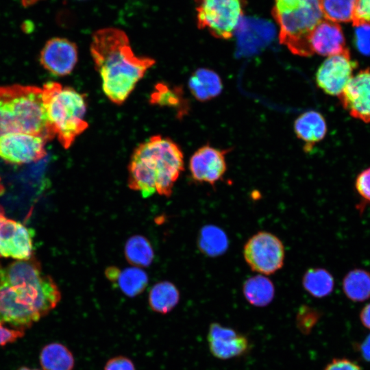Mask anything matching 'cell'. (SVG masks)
<instances>
[{"instance_id":"obj_28","label":"cell","mask_w":370,"mask_h":370,"mask_svg":"<svg viewBox=\"0 0 370 370\" xmlns=\"http://www.w3.org/2000/svg\"><path fill=\"white\" fill-rule=\"evenodd\" d=\"M151 102L170 107H180L185 103L180 89L171 88L164 84H158L156 86L151 95Z\"/></svg>"},{"instance_id":"obj_1","label":"cell","mask_w":370,"mask_h":370,"mask_svg":"<svg viewBox=\"0 0 370 370\" xmlns=\"http://www.w3.org/2000/svg\"><path fill=\"white\" fill-rule=\"evenodd\" d=\"M90 53L102 81L106 96L113 103L122 104L155 60L134 54L127 34L114 27L95 32Z\"/></svg>"},{"instance_id":"obj_21","label":"cell","mask_w":370,"mask_h":370,"mask_svg":"<svg viewBox=\"0 0 370 370\" xmlns=\"http://www.w3.org/2000/svg\"><path fill=\"white\" fill-rule=\"evenodd\" d=\"M243 292L251 305L264 307L273 300L275 288L272 282L260 274L247 279L243 284Z\"/></svg>"},{"instance_id":"obj_16","label":"cell","mask_w":370,"mask_h":370,"mask_svg":"<svg viewBox=\"0 0 370 370\" xmlns=\"http://www.w3.org/2000/svg\"><path fill=\"white\" fill-rule=\"evenodd\" d=\"M309 42L312 54L328 57L340 53L347 49L341 27L338 23L325 18L312 31Z\"/></svg>"},{"instance_id":"obj_29","label":"cell","mask_w":370,"mask_h":370,"mask_svg":"<svg viewBox=\"0 0 370 370\" xmlns=\"http://www.w3.org/2000/svg\"><path fill=\"white\" fill-rule=\"evenodd\" d=\"M319 316L318 311L302 306L297 313V325L302 332L308 334L318 321Z\"/></svg>"},{"instance_id":"obj_14","label":"cell","mask_w":370,"mask_h":370,"mask_svg":"<svg viewBox=\"0 0 370 370\" xmlns=\"http://www.w3.org/2000/svg\"><path fill=\"white\" fill-rule=\"evenodd\" d=\"M343 107L354 118L370 122V69L352 76L338 96Z\"/></svg>"},{"instance_id":"obj_22","label":"cell","mask_w":370,"mask_h":370,"mask_svg":"<svg viewBox=\"0 0 370 370\" xmlns=\"http://www.w3.org/2000/svg\"><path fill=\"white\" fill-rule=\"evenodd\" d=\"M124 253L130 264L140 268L149 266L154 257L150 242L141 235H134L127 239Z\"/></svg>"},{"instance_id":"obj_11","label":"cell","mask_w":370,"mask_h":370,"mask_svg":"<svg viewBox=\"0 0 370 370\" xmlns=\"http://www.w3.org/2000/svg\"><path fill=\"white\" fill-rule=\"evenodd\" d=\"M32 229L21 222L0 218V258H11L17 260H27L34 256Z\"/></svg>"},{"instance_id":"obj_15","label":"cell","mask_w":370,"mask_h":370,"mask_svg":"<svg viewBox=\"0 0 370 370\" xmlns=\"http://www.w3.org/2000/svg\"><path fill=\"white\" fill-rule=\"evenodd\" d=\"M207 339L211 354L221 360L240 357L250 347L249 340L245 335L218 323L210 325Z\"/></svg>"},{"instance_id":"obj_7","label":"cell","mask_w":370,"mask_h":370,"mask_svg":"<svg viewBox=\"0 0 370 370\" xmlns=\"http://www.w3.org/2000/svg\"><path fill=\"white\" fill-rule=\"evenodd\" d=\"M197 25L214 37L227 39L232 36L242 19L240 0H195Z\"/></svg>"},{"instance_id":"obj_31","label":"cell","mask_w":370,"mask_h":370,"mask_svg":"<svg viewBox=\"0 0 370 370\" xmlns=\"http://www.w3.org/2000/svg\"><path fill=\"white\" fill-rule=\"evenodd\" d=\"M355 41L358 49L365 55H370V25L356 27Z\"/></svg>"},{"instance_id":"obj_26","label":"cell","mask_w":370,"mask_h":370,"mask_svg":"<svg viewBox=\"0 0 370 370\" xmlns=\"http://www.w3.org/2000/svg\"><path fill=\"white\" fill-rule=\"evenodd\" d=\"M200 249L209 256H217L226 249L227 239L225 234L214 226L204 227L199 237Z\"/></svg>"},{"instance_id":"obj_9","label":"cell","mask_w":370,"mask_h":370,"mask_svg":"<svg viewBox=\"0 0 370 370\" xmlns=\"http://www.w3.org/2000/svg\"><path fill=\"white\" fill-rule=\"evenodd\" d=\"M47 141L27 133H10L0 136V158L13 164L36 162L46 155Z\"/></svg>"},{"instance_id":"obj_18","label":"cell","mask_w":370,"mask_h":370,"mask_svg":"<svg viewBox=\"0 0 370 370\" xmlns=\"http://www.w3.org/2000/svg\"><path fill=\"white\" fill-rule=\"evenodd\" d=\"M188 88L196 99L206 101L218 96L222 90L223 85L221 78L214 71L199 69L189 78Z\"/></svg>"},{"instance_id":"obj_10","label":"cell","mask_w":370,"mask_h":370,"mask_svg":"<svg viewBox=\"0 0 370 370\" xmlns=\"http://www.w3.org/2000/svg\"><path fill=\"white\" fill-rule=\"evenodd\" d=\"M356 66L357 62L347 48L323 62L316 73L317 84L328 95L338 96L354 75Z\"/></svg>"},{"instance_id":"obj_32","label":"cell","mask_w":370,"mask_h":370,"mask_svg":"<svg viewBox=\"0 0 370 370\" xmlns=\"http://www.w3.org/2000/svg\"><path fill=\"white\" fill-rule=\"evenodd\" d=\"M358 193L365 200L370 201V168L360 172L355 182Z\"/></svg>"},{"instance_id":"obj_40","label":"cell","mask_w":370,"mask_h":370,"mask_svg":"<svg viewBox=\"0 0 370 370\" xmlns=\"http://www.w3.org/2000/svg\"><path fill=\"white\" fill-rule=\"evenodd\" d=\"M5 216V211L3 207L0 205V218Z\"/></svg>"},{"instance_id":"obj_4","label":"cell","mask_w":370,"mask_h":370,"mask_svg":"<svg viewBox=\"0 0 370 370\" xmlns=\"http://www.w3.org/2000/svg\"><path fill=\"white\" fill-rule=\"evenodd\" d=\"M27 133L47 142L56 136L49 122L42 88L14 84L0 86V136Z\"/></svg>"},{"instance_id":"obj_33","label":"cell","mask_w":370,"mask_h":370,"mask_svg":"<svg viewBox=\"0 0 370 370\" xmlns=\"http://www.w3.org/2000/svg\"><path fill=\"white\" fill-rule=\"evenodd\" d=\"M103 370H136L132 360L124 356H117L110 358Z\"/></svg>"},{"instance_id":"obj_23","label":"cell","mask_w":370,"mask_h":370,"mask_svg":"<svg viewBox=\"0 0 370 370\" xmlns=\"http://www.w3.org/2000/svg\"><path fill=\"white\" fill-rule=\"evenodd\" d=\"M343 289L352 301L367 300L370 297V273L361 269L349 271L343 278Z\"/></svg>"},{"instance_id":"obj_19","label":"cell","mask_w":370,"mask_h":370,"mask_svg":"<svg viewBox=\"0 0 370 370\" xmlns=\"http://www.w3.org/2000/svg\"><path fill=\"white\" fill-rule=\"evenodd\" d=\"M180 301V292L176 286L169 281L155 284L149 291L148 303L150 308L159 314L171 312Z\"/></svg>"},{"instance_id":"obj_3","label":"cell","mask_w":370,"mask_h":370,"mask_svg":"<svg viewBox=\"0 0 370 370\" xmlns=\"http://www.w3.org/2000/svg\"><path fill=\"white\" fill-rule=\"evenodd\" d=\"M60 300V288L48 275L17 283L0 279V324L25 332L54 310Z\"/></svg>"},{"instance_id":"obj_37","label":"cell","mask_w":370,"mask_h":370,"mask_svg":"<svg viewBox=\"0 0 370 370\" xmlns=\"http://www.w3.org/2000/svg\"><path fill=\"white\" fill-rule=\"evenodd\" d=\"M360 319L362 324L370 330V304H368L362 309L360 313Z\"/></svg>"},{"instance_id":"obj_39","label":"cell","mask_w":370,"mask_h":370,"mask_svg":"<svg viewBox=\"0 0 370 370\" xmlns=\"http://www.w3.org/2000/svg\"><path fill=\"white\" fill-rule=\"evenodd\" d=\"M17 370H39V369H32V368H29V367H25V366H23V367H21L20 368H18Z\"/></svg>"},{"instance_id":"obj_35","label":"cell","mask_w":370,"mask_h":370,"mask_svg":"<svg viewBox=\"0 0 370 370\" xmlns=\"http://www.w3.org/2000/svg\"><path fill=\"white\" fill-rule=\"evenodd\" d=\"M324 370H361L356 362L347 358H334L329 362Z\"/></svg>"},{"instance_id":"obj_2","label":"cell","mask_w":370,"mask_h":370,"mask_svg":"<svg viewBox=\"0 0 370 370\" xmlns=\"http://www.w3.org/2000/svg\"><path fill=\"white\" fill-rule=\"evenodd\" d=\"M184 170V156L171 140L156 135L140 144L128 165V187L147 198L155 193L169 197Z\"/></svg>"},{"instance_id":"obj_36","label":"cell","mask_w":370,"mask_h":370,"mask_svg":"<svg viewBox=\"0 0 370 370\" xmlns=\"http://www.w3.org/2000/svg\"><path fill=\"white\" fill-rule=\"evenodd\" d=\"M121 271L118 267L110 266L106 269L105 275L110 282L116 284Z\"/></svg>"},{"instance_id":"obj_34","label":"cell","mask_w":370,"mask_h":370,"mask_svg":"<svg viewBox=\"0 0 370 370\" xmlns=\"http://www.w3.org/2000/svg\"><path fill=\"white\" fill-rule=\"evenodd\" d=\"M24 335L25 331L12 329L0 324V346L13 343Z\"/></svg>"},{"instance_id":"obj_24","label":"cell","mask_w":370,"mask_h":370,"mask_svg":"<svg viewBox=\"0 0 370 370\" xmlns=\"http://www.w3.org/2000/svg\"><path fill=\"white\" fill-rule=\"evenodd\" d=\"M302 284L309 294L317 298H322L332 292L334 280L325 269L312 268L304 275Z\"/></svg>"},{"instance_id":"obj_6","label":"cell","mask_w":370,"mask_h":370,"mask_svg":"<svg viewBox=\"0 0 370 370\" xmlns=\"http://www.w3.org/2000/svg\"><path fill=\"white\" fill-rule=\"evenodd\" d=\"M273 14L280 27V43L295 55H313L309 38L324 18L321 0H275Z\"/></svg>"},{"instance_id":"obj_27","label":"cell","mask_w":370,"mask_h":370,"mask_svg":"<svg viewBox=\"0 0 370 370\" xmlns=\"http://www.w3.org/2000/svg\"><path fill=\"white\" fill-rule=\"evenodd\" d=\"M356 0H321L325 19L338 23L352 21Z\"/></svg>"},{"instance_id":"obj_38","label":"cell","mask_w":370,"mask_h":370,"mask_svg":"<svg viewBox=\"0 0 370 370\" xmlns=\"http://www.w3.org/2000/svg\"><path fill=\"white\" fill-rule=\"evenodd\" d=\"M360 352L363 358L370 362V334L367 336L361 344Z\"/></svg>"},{"instance_id":"obj_5","label":"cell","mask_w":370,"mask_h":370,"mask_svg":"<svg viewBox=\"0 0 370 370\" xmlns=\"http://www.w3.org/2000/svg\"><path fill=\"white\" fill-rule=\"evenodd\" d=\"M42 90L49 122L61 145L68 149L88 126L84 120L85 97L74 88L56 82L45 83Z\"/></svg>"},{"instance_id":"obj_8","label":"cell","mask_w":370,"mask_h":370,"mask_svg":"<svg viewBox=\"0 0 370 370\" xmlns=\"http://www.w3.org/2000/svg\"><path fill=\"white\" fill-rule=\"evenodd\" d=\"M243 256L248 266L261 275H271L280 269L284 261L281 240L268 232H259L245 244Z\"/></svg>"},{"instance_id":"obj_20","label":"cell","mask_w":370,"mask_h":370,"mask_svg":"<svg viewBox=\"0 0 370 370\" xmlns=\"http://www.w3.org/2000/svg\"><path fill=\"white\" fill-rule=\"evenodd\" d=\"M39 362L42 370H73L75 366L73 353L66 346L58 342L42 347Z\"/></svg>"},{"instance_id":"obj_25","label":"cell","mask_w":370,"mask_h":370,"mask_svg":"<svg viewBox=\"0 0 370 370\" xmlns=\"http://www.w3.org/2000/svg\"><path fill=\"white\" fill-rule=\"evenodd\" d=\"M148 280L147 274L141 268L133 266L121 271L116 285L126 296L134 297L145 291Z\"/></svg>"},{"instance_id":"obj_13","label":"cell","mask_w":370,"mask_h":370,"mask_svg":"<svg viewBox=\"0 0 370 370\" xmlns=\"http://www.w3.org/2000/svg\"><path fill=\"white\" fill-rule=\"evenodd\" d=\"M78 59L77 45L72 41L60 37L49 39L40 53L39 61L51 74L62 77L70 74Z\"/></svg>"},{"instance_id":"obj_30","label":"cell","mask_w":370,"mask_h":370,"mask_svg":"<svg viewBox=\"0 0 370 370\" xmlns=\"http://www.w3.org/2000/svg\"><path fill=\"white\" fill-rule=\"evenodd\" d=\"M352 21L355 27L370 25V0H356Z\"/></svg>"},{"instance_id":"obj_12","label":"cell","mask_w":370,"mask_h":370,"mask_svg":"<svg viewBox=\"0 0 370 370\" xmlns=\"http://www.w3.org/2000/svg\"><path fill=\"white\" fill-rule=\"evenodd\" d=\"M227 152V150L219 149L208 145L198 149L189 160L188 166L192 179L198 183L214 186L226 172Z\"/></svg>"},{"instance_id":"obj_17","label":"cell","mask_w":370,"mask_h":370,"mask_svg":"<svg viewBox=\"0 0 370 370\" xmlns=\"http://www.w3.org/2000/svg\"><path fill=\"white\" fill-rule=\"evenodd\" d=\"M294 130L297 138L305 143V150L308 151L323 139L327 132V125L321 114L310 110L297 117L294 123Z\"/></svg>"}]
</instances>
